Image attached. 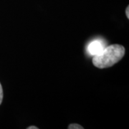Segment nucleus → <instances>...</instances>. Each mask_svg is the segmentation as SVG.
Here are the masks:
<instances>
[{"mask_svg":"<svg viewBox=\"0 0 129 129\" xmlns=\"http://www.w3.org/2000/svg\"><path fill=\"white\" fill-rule=\"evenodd\" d=\"M2 100H3V90H2V85L0 83V105L2 102Z\"/></svg>","mask_w":129,"mask_h":129,"instance_id":"obj_4","label":"nucleus"},{"mask_svg":"<svg viewBox=\"0 0 129 129\" xmlns=\"http://www.w3.org/2000/svg\"><path fill=\"white\" fill-rule=\"evenodd\" d=\"M125 14H126L127 18L129 19V7L128 6L127 7V8H126V9H125Z\"/></svg>","mask_w":129,"mask_h":129,"instance_id":"obj_5","label":"nucleus"},{"mask_svg":"<svg viewBox=\"0 0 129 129\" xmlns=\"http://www.w3.org/2000/svg\"><path fill=\"white\" fill-rule=\"evenodd\" d=\"M27 129H38V128L36 127V126L32 125V126H29V127L27 128Z\"/></svg>","mask_w":129,"mask_h":129,"instance_id":"obj_6","label":"nucleus"},{"mask_svg":"<svg viewBox=\"0 0 129 129\" xmlns=\"http://www.w3.org/2000/svg\"><path fill=\"white\" fill-rule=\"evenodd\" d=\"M105 48L104 45L100 40H94L91 42L87 47V50L90 55L95 56L99 55Z\"/></svg>","mask_w":129,"mask_h":129,"instance_id":"obj_2","label":"nucleus"},{"mask_svg":"<svg viewBox=\"0 0 129 129\" xmlns=\"http://www.w3.org/2000/svg\"><path fill=\"white\" fill-rule=\"evenodd\" d=\"M124 47L120 45H111L105 47L99 55L93 56L92 63L98 68H106L119 62L125 55Z\"/></svg>","mask_w":129,"mask_h":129,"instance_id":"obj_1","label":"nucleus"},{"mask_svg":"<svg viewBox=\"0 0 129 129\" xmlns=\"http://www.w3.org/2000/svg\"><path fill=\"white\" fill-rule=\"evenodd\" d=\"M68 128L69 129H83V126H81L80 125L73 123V124H70L68 125Z\"/></svg>","mask_w":129,"mask_h":129,"instance_id":"obj_3","label":"nucleus"}]
</instances>
